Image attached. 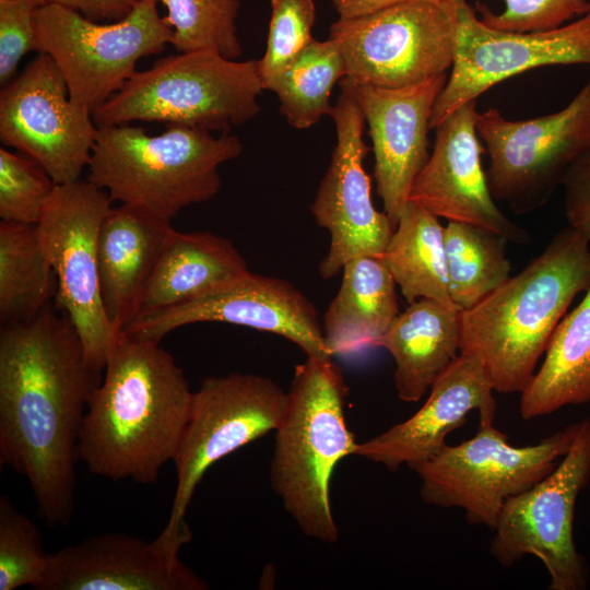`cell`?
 I'll return each mask as SVG.
<instances>
[{"mask_svg": "<svg viewBox=\"0 0 590 590\" xmlns=\"http://www.w3.org/2000/svg\"><path fill=\"white\" fill-rule=\"evenodd\" d=\"M103 375L51 302L0 328V464L25 477L49 527L72 520L81 427Z\"/></svg>", "mask_w": 590, "mask_h": 590, "instance_id": "6da1fadb", "label": "cell"}, {"mask_svg": "<svg viewBox=\"0 0 590 590\" xmlns=\"http://www.w3.org/2000/svg\"><path fill=\"white\" fill-rule=\"evenodd\" d=\"M193 392L160 343L120 331L84 415L80 460L98 476L155 483L177 455Z\"/></svg>", "mask_w": 590, "mask_h": 590, "instance_id": "7a4b0ae2", "label": "cell"}, {"mask_svg": "<svg viewBox=\"0 0 590 590\" xmlns=\"http://www.w3.org/2000/svg\"><path fill=\"white\" fill-rule=\"evenodd\" d=\"M590 286V243L567 226L517 275L471 308L460 354L476 356L499 393H521L574 298Z\"/></svg>", "mask_w": 590, "mask_h": 590, "instance_id": "3957f363", "label": "cell"}, {"mask_svg": "<svg viewBox=\"0 0 590 590\" xmlns=\"http://www.w3.org/2000/svg\"><path fill=\"white\" fill-rule=\"evenodd\" d=\"M286 393L285 412L274 430L271 486L305 535L334 543L339 529L331 509V477L357 446L345 420L347 387L331 358L306 356Z\"/></svg>", "mask_w": 590, "mask_h": 590, "instance_id": "277c9868", "label": "cell"}, {"mask_svg": "<svg viewBox=\"0 0 590 590\" xmlns=\"http://www.w3.org/2000/svg\"><path fill=\"white\" fill-rule=\"evenodd\" d=\"M243 153L238 137L169 125L157 134L129 123L98 127L87 180L113 201L172 221L220 191L219 168Z\"/></svg>", "mask_w": 590, "mask_h": 590, "instance_id": "5b68a950", "label": "cell"}, {"mask_svg": "<svg viewBox=\"0 0 590 590\" xmlns=\"http://www.w3.org/2000/svg\"><path fill=\"white\" fill-rule=\"evenodd\" d=\"M263 90L257 60L178 52L137 71L93 119L97 127L146 121L228 133L259 114Z\"/></svg>", "mask_w": 590, "mask_h": 590, "instance_id": "8992f818", "label": "cell"}, {"mask_svg": "<svg viewBox=\"0 0 590 590\" xmlns=\"http://www.w3.org/2000/svg\"><path fill=\"white\" fill-rule=\"evenodd\" d=\"M287 393L257 374L209 376L193 392L189 421L174 459L176 488L166 526L154 539L165 552L179 555L191 540L186 514L193 493L215 462L275 430Z\"/></svg>", "mask_w": 590, "mask_h": 590, "instance_id": "52a82bcc", "label": "cell"}, {"mask_svg": "<svg viewBox=\"0 0 590 590\" xmlns=\"http://www.w3.org/2000/svg\"><path fill=\"white\" fill-rule=\"evenodd\" d=\"M578 427L573 423L535 445L516 447L494 423L480 424L473 438L446 444L411 468L421 480V498L430 506L461 508L470 524L494 530L506 502L554 470Z\"/></svg>", "mask_w": 590, "mask_h": 590, "instance_id": "ba28073f", "label": "cell"}, {"mask_svg": "<svg viewBox=\"0 0 590 590\" xmlns=\"http://www.w3.org/2000/svg\"><path fill=\"white\" fill-rule=\"evenodd\" d=\"M156 2L140 0L128 15L109 23L45 2L35 12L36 51L52 58L70 98L93 113L121 90L140 59L170 44L172 30Z\"/></svg>", "mask_w": 590, "mask_h": 590, "instance_id": "9c48e42d", "label": "cell"}, {"mask_svg": "<svg viewBox=\"0 0 590 590\" xmlns=\"http://www.w3.org/2000/svg\"><path fill=\"white\" fill-rule=\"evenodd\" d=\"M113 202L87 179L59 184L36 224L42 249L57 278L55 307L69 317L88 364L101 373L120 334L104 308L97 262L99 229Z\"/></svg>", "mask_w": 590, "mask_h": 590, "instance_id": "30bf717a", "label": "cell"}, {"mask_svg": "<svg viewBox=\"0 0 590 590\" xmlns=\"http://www.w3.org/2000/svg\"><path fill=\"white\" fill-rule=\"evenodd\" d=\"M459 4L417 0L338 19L329 37L341 48L343 79L398 88L447 73L453 62Z\"/></svg>", "mask_w": 590, "mask_h": 590, "instance_id": "8fae6325", "label": "cell"}, {"mask_svg": "<svg viewBox=\"0 0 590 590\" xmlns=\"http://www.w3.org/2000/svg\"><path fill=\"white\" fill-rule=\"evenodd\" d=\"M476 131L489 155L486 177L494 200L517 214L536 210L590 150V78L557 113L508 120L491 108L479 114Z\"/></svg>", "mask_w": 590, "mask_h": 590, "instance_id": "7c38bea8", "label": "cell"}, {"mask_svg": "<svg viewBox=\"0 0 590 590\" xmlns=\"http://www.w3.org/2000/svg\"><path fill=\"white\" fill-rule=\"evenodd\" d=\"M590 481V417L557 465L526 492L509 498L500 512L489 553L503 567L535 556L550 575V590H583L585 558L574 541L578 495Z\"/></svg>", "mask_w": 590, "mask_h": 590, "instance_id": "4fadbf2b", "label": "cell"}, {"mask_svg": "<svg viewBox=\"0 0 590 590\" xmlns=\"http://www.w3.org/2000/svg\"><path fill=\"white\" fill-rule=\"evenodd\" d=\"M97 132L92 110L70 98L61 71L46 54L1 90V143L37 162L56 185L81 179Z\"/></svg>", "mask_w": 590, "mask_h": 590, "instance_id": "5bb4252c", "label": "cell"}, {"mask_svg": "<svg viewBox=\"0 0 590 590\" xmlns=\"http://www.w3.org/2000/svg\"><path fill=\"white\" fill-rule=\"evenodd\" d=\"M451 73L433 109L430 129L492 86L545 66H590V9L557 28L507 32L486 26L463 1L457 10Z\"/></svg>", "mask_w": 590, "mask_h": 590, "instance_id": "9a60e30c", "label": "cell"}, {"mask_svg": "<svg viewBox=\"0 0 590 590\" xmlns=\"http://www.w3.org/2000/svg\"><path fill=\"white\" fill-rule=\"evenodd\" d=\"M329 116L335 125L337 144L310 206L317 224L330 234L329 249L318 266L324 280L356 257H381L394 231L388 215L373 204L363 164L369 150L363 140L365 119L346 87L341 86Z\"/></svg>", "mask_w": 590, "mask_h": 590, "instance_id": "2e32d148", "label": "cell"}, {"mask_svg": "<svg viewBox=\"0 0 590 590\" xmlns=\"http://www.w3.org/2000/svg\"><path fill=\"white\" fill-rule=\"evenodd\" d=\"M224 322L281 335L306 356L332 358L314 304L291 282L251 271L197 298L130 321L121 332L160 343L177 328Z\"/></svg>", "mask_w": 590, "mask_h": 590, "instance_id": "e0dca14e", "label": "cell"}, {"mask_svg": "<svg viewBox=\"0 0 590 590\" xmlns=\"http://www.w3.org/2000/svg\"><path fill=\"white\" fill-rule=\"evenodd\" d=\"M447 79L444 73L398 88L355 84L344 79L340 82L351 92L368 125L377 191L394 228L409 202L413 182L430 155V119Z\"/></svg>", "mask_w": 590, "mask_h": 590, "instance_id": "ac0fdd59", "label": "cell"}, {"mask_svg": "<svg viewBox=\"0 0 590 590\" xmlns=\"http://www.w3.org/2000/svg\"><path fill=\"white\" fill-rule=\"evenodd\" d=\"M476 99L457 108L436 128L428 161L416 176L409 200L438 217L487 228L509 241L527 244L528 233L496 205L486 172L484 148L476 131Z\"/></svg>", "mask_w": 590, "mask_h": 590, "instance_id": "d6986e66", "label": "cell"}, {"mask_svg": "<svg viewBox=\"0 0 590 590\" xmlns=\"http://www.w3.org/2000/svg\"><path fill=\"white\" fill-rule=\"evenodd\" d=\"M494 391L482 362L474 355L459 354L411 417L357 442L354 456L393 472L402 465L412 468L435 456L446 445V437L465 423L470 412H479L480 424L494 423Z\"/></svg>", "mask_w": 590, "mask_h": 590, "instance_id": "ffe728a7", "label": "cell"}, {"mask_svg": "<svg viewBox=\"0 0 590 590\" xmlns=\"http://www.w3.org/2000/svg\"><path fill=\"white\" fill-rule=\"evenodd\" d=\"M179 556L123 533L84 539L49 554L36 590H204Z\"/></svg>", "mask_w": 590, "mask_h": 590, "instance_id": "44dd1931", "label": "cell"}, {"mask_svg": "<svg viewBox=\"0 0 590 590\" xmlns=\"http://www.w3.org/2000/svg\"><path fill=\"white\" fill-rule=\"evenodd\" d=\"M172 221L120 203L105 216L97 240L101 296L120 332L135 316L141 295L174 232Z\"/></svg>", "mask_w": 590, "mask_h": 590, "instance_id": "7402d4cb", "label": "cell"}, {"mask_svg": "<svg viewBox=\"0 0 590 590\" xmlns=\"http://www.w3.org/2000/svg\"><path fill=\"white\" fill-rule=\"evenodd\" d=\"M463 309L421 298L397 316L377 347L393 357L397 394L417 402L460 354Z\"/></svg>", "mask_w": 590, "mask_h": 590, "instance_id": "603a6c76", "label": "cell"}, {"mask_svg": "<svg viewBox=\"0 0 590 590\" xmlns=\"http://www.w3.org/2000/svg\"><path fill=\"white\" fill-rule=\"evenodd\" d=\"M249 272L245 258L228 238L175 229L132 320L197 298Z\"/></svg>", "mask_w": 590, "mask_h": 590, "instance_id": "cb8c5ba5", "label": "cell"}, {"mask_svg": "<svg viewBox=\"0 0 590 590\" xmlns=\"http://www.w3.org/2000/svg\"><path fill=\"white\" fill-rule=\"evenodd\" d=\"M396 285L380 257L361 256L343 266L340 288L322 323L332 356L377 347L399 315Z\"/></svg>", "mask_w": 590, "mask_h": 590, "instance_id": "d4e9b609", "label": "cell"}, {"mask_svg": "<svg viewBox=\"0 0 590 590\" xmlns=\"http://www.w3.org/2000/svg\"><path fill=\"white\" fill-rule=\"evenodd\" d=\"M590 402V286L558 322L540 369L521 392L520 415L533 420Z\"/></svg>", "mask_w": 590, "mask_h": 590, "instance_id": "484cf974", "label": "cell"}, {"mask_svg": "<svg viewBox=\"0 0 590 590\" xmlns=\"http://www.w3.org/2000/svg\"><path fill=\"white\" fill-rule=\"evenodd\" d=\"M444 228L438 216L411 200L400 214L380 258L409 304L428 298L457 306L449 294Z\"/></svg>", "mask_w": 590, "mask_h": 590, "instance_id": "4316f807", "label": "cell"}, {"mask_svg": "<svg viewBox=\"0 0 590 590\" xmlns=\"http://www.w3.org/2000/svg\"><path fill=\"white\" fill-rule=\"evenodd\" d=\"M57 278L36 225L0 223V324L34 318L56 295Z\"/></svg>", "mask_w": 590, "mask_h": 590, "instance_id": "83f0119b", "label": "cell"}, {"mask_svg": "<svg viewBox=\"0 0 590 590\" xmlns=\"http://www.w3.org/2000/svg\"><path fill=\"white\" fill-rule=\"evenodd\" d=\"M345 75V63L339 44L332 38H315L264 90L280 101V111L295 129H308L322 116L330 115V96L334 84Z\"/></svg>", "mask_w": 590, "mask_h": 590, "instance_id": "f1b7e54d", "label": "cell"}, {"mask_svg": "<svg viewBox=\"0 0 590 590\" xmlns=\"http://www.w3.org/2000/svg\"><path fill=\"white\" fill-rule=\"evenodd\" d=\"M449 294L468 309L500 286L511 270L505 236L487 228L448 221L444 228Z\"/></svg>", "mask_w": 590, "mask_h": 590, "instance_id": "f546056e", "label": "cell"}, {"mask_svg": "<svg viewBox=\"0 0 590 590\" xmlns=\"http://www.w3.org/2000/svg\"><path fill=\"white\" fill-rule=\"evenodd\" d=\"M166 8L164 23L178 52L209 50L237 59L243 48L237 36L238 0H157Z\"/></svg>", "mask_w": 590, "mask_h": 590, "instance_id": "4dcf8cb0", "label": "cell"}, {"mask_svg": "<svg viewBox=\"0 0 590 590\" xmlns=\"http://www.w3.org/2000/svg\"><path fill=\"white\" fill-rule=\"evenodd\" d=\"M49 554L37 526L8 496L0 497V590L40 585Z\"/></svg>", "mask_w": 590, "mask_h": 590, "instance_id": "1f68e13d", "label": "cell"}, {"mask_svg": "<svg viewBox=\"0 0 590 590\" xmlns=\"http://www.w3.org/2000/svg\"><path fill=\"white\" fill-rule=\"evenodd\" d=\"M56 184L34 160L0 149V217L36 225Z\"/></svg>", "mask_w": 590, "mask_h": 590, "instance_id": "d6a6232c", "label": "cell"}, {"mask_svg": "<svg viewBox=\"0 0 590 590\" xmlns=\"http://www.w3.org/2000/svg\"><path fill=\"white\" fill-rule=\"evenodd\" d=\"M266 51L257 60L263 88L314 39V0H271Z\"/></svg>", "mask_w": 590, "mask_h": 590, "instance_id": "836d02e7", "label": "cell"}, {"mask_svg": "<svg viewBox=\"0 0 590 590\" xmlns=\"http://www.w3.org/2000/svg\"><path fill=\"white\" fill-rule=\"evenodd\" d=\"M505 9L495 13L477 4L481 22L507 32H538L557 28L583 15L590 0H502Z\"/></svg>", "mask_w": 590, "mask_h": 590, "instance_id": "e575fe53", "label": "cell"}, {"mask_svg": "<svg viewBox=\"0 0 590 590\" xmlns=\"http://www.w3.org/2000/svg\"><path fill=\"white\" fill-rule=\"evenodd\" d=\"M45 0H0V83L11 81L22 58L36 50L35 12Z\"/></svg>", "mask_w": 590, "mask_h": 590, "instance_id": "d590c367", "label": "cell"}, {"mask_svg": "<svg viewBox=\"0 0 590 590\" xmlns=\"http://www.w3.org/2000/svg\"><path fill=\"white\" fill-rule=\"evenodd\" d=\"M562 186L568 226L590 243V150L570 165Z\"/></svg>", "mask_w": 590, "mask_h": 590, "instance_id": "8d00e7d4", "label": "cell"}, {"mask_svg": "<svg viewBox=\"0 0 590 590\" xmlns=\"http://www.w3.org/2000/svg\"><path fill=\"white\" fill-rule=\"evenodd\" d=\"M140 0H45L80 12L92 21H119L130 13Z\"/></svg>", "mask_w": 590, "mask_h": 590, "instance_id": "74e56055", "label": "cell"}, {"mask_svg": "<svg viewBox=\"0 0 590 590\" xmlns=\"http://www.w3.org/2000/svg\"><path fill=\"white\" fill-rule=\"evenodd\" d=\"M417 0H332L339 19L366 15L392 5ZM440 4H459L464 0H426Z\"/></svg>", "mask_w": 590, "mask_h": 590, "instance_id": "f35d334b", "label": "cell"}]
</instances>
